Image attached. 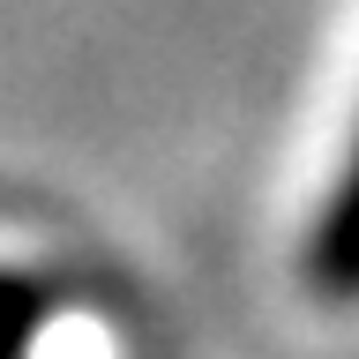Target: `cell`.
<instances>
[{
  "label": "cell",
  "instance_id": "obj_2",
  "mask_svg": "<svg viewBox=\"0 0 359 359\" xmlns=\"http://www.w3.org/2000/svg\"><path fill=\"white\" fill-rule=\"evenodd\" d=\"M45 322H53V292L22 269H0V359H30Z\"/></svg>",
  "mask_w": 359,
  "mask_h": 359
},
{
  "label": "cell",
  "instance_id": "obj_1",
  "mask_svg": "<svg viewBox=\"0 0 359 359\" xmlns=\"http://www.w3.org/2000/svg\"><path fill=\"white\" fill-rule=\"evenodd\" d=\"M307 269H314V285L330 299H359V142L344 157V172H337L330 202H322V217H314Z\"/></svg>",
  "mask_w": 359,
  "mask_h": 359
}]
</instances>
